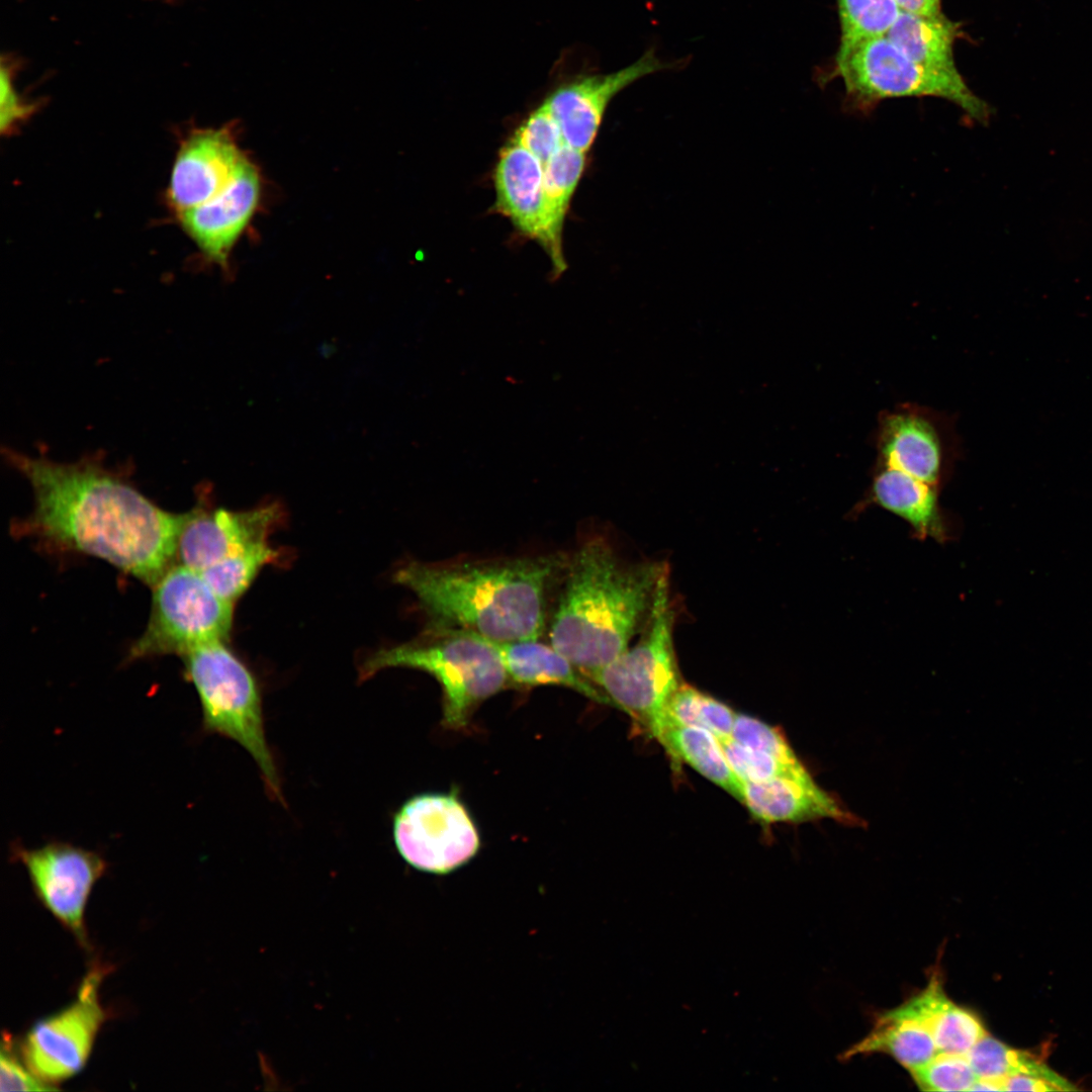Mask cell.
Listing matches in <instances>:
<instances>
[{
    "mask_svg": "<svg viewBox=\"0 0 1092 1092\" xmlns=\"http://www.w3.org/2000/svg\"><path fill=\"white\" fill-rule=\"evenodd\" d=\"M6 460L30 483L32 513L13 526L47 547L101 558L153 586L175 563L183 514L158 507L97 458L58 463L12 450Z\"/></svg>",
    "mask_w": 1092,
    "mask_h": 1092,
    "instance_id": "obj_1",
    "label": "cell"
},
{
    "mask_svg": "<svg viewBox=\"0 0 1092 1092\" xmlns=\"http://www.w3.org/2000/svg\"><path fill=\"white\" fill-rule=\"evenodd\" d=\"M567 554L411 561L394 581L411 590L429 626L475 633L495 643L541 638Z\"/></svg>",
    "mask_w": 1092,
    "mask_h": 1092,
    "instance_id": "obj_2",
    "label": "cell"
},
{
    "mask_svg": "<svg viewBox=\"0 0 1092 1092\" xmlns=\"http://www.w3.org/2000/svg\"><path fill=\"white\" fill-rule=\"evenodd\" d=\"M667 574L665 561L630 560L606 536L583 537L567 554L547 624L548 642L587 676L640 635Z\"/></svg>",
    "mask_w": 1092,
    "mask_h": 1092,
    "instance_id": "obj_3",
    "label": "cell"
},
{
    "mask_svg": "<svg viewBox=\"0 0 1092 1092\" xmlns=\"http://www.w3.org/2000/svg\"><path fill=\"white\" fill-rule=\"evenodd\" d=\"M390 667L432 675L442 690V723L453 730L466 728L480 704L510 686L494 642L450 627L428 626L416 639L379 649L362 663L360 678Z\"/></svg>",
    "mask_w": 1092,
    "mask_h": 1092,
    "instance_id": "obj_4",
    "label": "cell"
},
{
    "mask_svg": "<svg viewBox=\"0 0 1092 1092\" xmlns=\"http://www.w3.org/2000/svg\"><path fill=\"white\" fill-rule=\"evenodd\" d=\"M184 677L193 685L202 728L243 746L260 768L267 792L282 801L279 775L266 741L262 694L255 674L225 644L214 641L183 656Z\"/></svg>",
    "mask_w": 1092,
    "mask_h": 1092,
    "instance_id": "obj_5",
    "label": "cell"
},
{
    "mask_svg": "<svg viewBox=\"0 0 1092 1092\" xmlns=\"http://www.w3.org/2000/svg\"><path fill=\"white\" fill-rule=\"evenodd\" d=\"M828 76L827 80L841 79L845 105L859 113L871 112L886 99L935 97L957 105L980 123L991 114L990 106L973 92L963 76H944L923 68L886 34L839 44Z\"/></svg>",
    "mask_w": 1092,
    "mask_h": 1092,
    "instance_id": "obj_6",
    "label": "cell"
},
{
    "mask_svg": "<svg viewBox=\"0 0 1092 1092\" xmlns=\"http://www.w3.org/2000/svg\"><path fill=\"white\" fill-rule=\"evenodd\" d=\"M674 623L667 574L660 582L651 617L639 639L587 675L610 705L629 714L652 735L666 705L684 682L673 645Z\"/></svg>",
    "mask_w": 1092,
    "mask_h": 1092,
    "instance_id": "obj_7",
    "label": "cell"
},
{
    "mask_svg": "<svg viewBox=\"0 0 1092 1092\" xmlns=\"http://www.w3.org/2000/svg\"><path fill=\"white\" fill-rule=\"evenodd\" d=\"M235 604L222 599L196 571L173 563L153 585L152 610L128 659L176 654L225 641Z\"/></svg>",
    "mask_w": 1092,
    "mask_h": 1092,
    "instance_id": "obj_8",
    "label": "cell"
},
{
    "mask_svg": "<svg viewBox=\"0 0 1092 1092\" xmlns=\"http://www.w3.org/2000/svg\"><path fill=\"white\" fill-rule=\"evenodd\" d=\"M392 832L402 858L434 874L463 866L480 846L475 823L454 793L422 794L407 800L394 816Z\"/></svg>",
    "mask_w": 1092,
    "mask_h": 1092,
    "instance_id": "obj_9",
    "label": "cell"
},
{
    "mask_svg": "<svg viewBox=\"0 0 1092 1092\" xmlns=\"http://www.w3.org/2000/svg\"><path fill=\"white\" fill-rule=\"evenodd\" d=\"M105 973L106 969L98 965L91 968L75 1000L35 1022L25 1033L20 1044L21 1059L42 1082L56 1087L86 1065L106 1019L98 994Z\"/></svg>",
    "mask_w": 1092,
    "mask_h": 1092,
    "instance_id": "obj_10",
    "label": "cell"
},
{
    "mask_svg": "<svg viewBox=\"0 0 1092 1092\" xmlns=\"http://www.w3.org/2000/svg\"><path fill=\"white\" fill-rule=\"evenodd\" d=\"M876 465L938 486L961 452L953 420L903 402L880 413L874 432Z\"/></svg>",
    "mask_w": 1092,
    "mask_h": 1092,
    "instance_id": "obj_11",
    "label": "cell"
},
{
    "mask_svg": "<svg viewBox=\"0 0 1092 1092\" xmlns=\"http://www.w3.org/2000/svg\"><path fill=\"white\" fill-rule=\"evenodd\" d=\"M11 851L25 868L42 906L86 947L85 908L94 885L107 871L105 858L58 840L34 848L14 844Z\"/></svg>",
    "mask_w": 1092,
    "mask_h": 1092,
    "instance_id": "obj_12",
    "label": "cell"
},
{
    "mask_svg": "<svg viewBox=\"0 0 1092 1092\" xmlns=\"http://www.w3.org/2000/svg\"><path fill=\"white\" fill-rule=\"evenodd\" d=\"M282 520L283 510L277 503L246 511H231L213 508L202 500L183 514L175 563L202 573L268 544L270 535Z\"/></svg>",
    "mask_w": 1092,
    "mask_h": 1092,
    "instance_id": "obj_13",
    "label": "cell"
},
{
    "mask_svg": "<svg viewBox=\"0 0 1092 1092\" xmlns=\"http://www.w3.org/2000/svg\"><path fill=\"white\" fill-rule=\"evenodd\" d=\"M677 64L661 61L650 49L637 61L616 72L583 75L560 85L544 103L558 122L565 144L586 153L596 140L610 102L618 93L638 79L672 69Z\"/></svg>",
    "mask_w": 1092,
    "mask_h": 1092,
    "instance_id": "obj_14",
    "label": "cell"
},
{
    "mask_svg": "<svg viewBox=\"0 0 1092 1092\" xmlns=\"http://www.w3.org/2000/svg\"><path fill=\"white\" fill-rule=\"evenodd\" d=\"M494 185L498 209L522 233L542 245L557 272L563 271L561 239L554 234L546 208L543 164L512 140L499 154Z\"/></svg>",
    "mask_w": 1092,
    "mask_h": 1092,
    "instance_id": "obj_15",
    "label": "cell"
},
{
    "mask_svg": "<svg viewBox=\"0 0 1092 1092\" xmlns=\"http://www.w3.org/2000/svg\"><path fill=\"white\" fill-rule=\"evenodd\" d=\"M257 168L246 157L232 181L212 198L179 213L187 235L202 253L222 267L253 216L260 198Z\"/></svg>",
    "mask_w": 1092,
    "mask_h": 1092,
    "instance_id": "obj_16",
    "label": "cell"
},
{
    "mask_svg": "<svg viewBox=\"0 0 1092 1092\" xmlns=\"http://www.w3.org/2000/svg\"><path fill=\"white\" fill-rule=\"evenodd\" d=\"M245 156L230 128L194 131L182 144L171 175L169 198L181 213L219 193Z\"/></svg>",
    "mask_w": 1092,
    "mask_h": 1092,
    "instance_id": "obj_17",
    "label": "cell"
},
{
    "mask_svg": "<svg viewBox=\"0 0 1092 1092\" xmlns=\"http://www.w3.org/2000/svg\"><path fill=\"white\" fill-rule=\"evenodd\" d=\"M738 801L763 823L805 822L829 818L844 825L863 821L821 789L810 776L741 783Z\"/></svg>",
    "mask_w": 1092,
    "mask_h": 1092,
    "instance_id": "obj_18",
    "label": "cell"
},
{
    "mask_svg": "<svg viewBox=\"0 0 1092 1092\" xmlns=\"http://www.w3.org/2000/svg\"><path fill=\"white\" fill-rule=\"evenodd\" d=\"M495 644L510 685L521 688L560 686L598 703L610 705L600 689L549 642H542L539 638Z\"/></svg>",
    "mask_w": 1092,
    "mask_h": 1092,
    "instance_id": "obj_19",
    "label": "cell"
},
{
    "mask_svg": "<svg viewBox=\"0 0 1092 1092\" xmlns=\"http://www.w3.org/2000/svg\"><path fill=\"white\" fill-rule=\"evenodd\" d=\"M905 1005L927 1027L938 1053L965 1055L987 1034L976 1013L947 997L938 970Z\"/></svg>",
    "mask_w": 1092,
    "mask_h": 1092,
    "instance_id": "obj_20",
    "label": "cell"
},
{
    "mask_svg": "<svg viewBox=\"0 0 1092 1092\" xmlns=\"http://www.w3.org/2000/svg\"><path fill=\"white\" fill-rule=\"evenodd\" d=\"M886 35L923 68L944 76H962L954 59V44L963 36L962 24L943 13L924 16L900 11Z\"/></svg>",
    "mask_w": 1092,
    "mask_h": 1092,
    "instance_id": "obj_21",
    "label": "cell"
},
{
    "mask_svg": "<svg viewBox=\"0 0 1092 1092\" xmlns=\"http://www.w3.org/2000/svg\"><path fill=\"white\" fill-rule=\"evenodd\" d=\"M873 1053L890 1055L911 1073L930 1062L938 1051L927 1027L903 1003L880 1014L871 1032L841 1058Z\"/></svg>",
    "mask_w": 1092,
    "mask_h": 1092,
    "instance_id": "obj_22",
    "label": "cell"
},
{
    "mask_svg": "<svg viewBox=\"0 0 1092 1092\" xmlns=\"http://www.w3.org/2000/svg\"><path fill=\"white\" fill-rule=\"evenodd\" d=\"M871 495L882 508L907 521L920 537H943L937 486L875 464Z\"/></svg>",
    "mask_w": 1092,
    "mask_h": 1092,
    "instance_id": "obj_23",
    "label": "cell"
},
{
    "mask_svg": "<svg viewBox=\"0 0 1092 1092\" xmlns=\"http://www.w3.org/2000/svg\"><path fill=\"white\" fill-rule=\"evenodd\" d=\"M658 741L674 762H685L737 800L741 782L730 767L720 739L712 732L691 726L666 729Z\"/></svg>",
    "mask_w": 1092,
    "mask_h": 1092,
    "instance_id": "obj_24",
    "label": "cell"
},
{
    "mask_svg": "<svg viewBox=\"0 0 1092 1092\" xmlns=\"http://www.w3.org/2000/svg\"><path fill=\"white\" fill-rule=\"evenodd\" d=\"M737 713L725 703L682 682L672 695L653 735L657 740L668 728L691 726L706 729L719 739L731 737Z\"/></svg>",
    "mask_w": 1092,
    "mask_h": 1092,
    "instance_id": "obj_25",
    "label": "cell"
},
{
    "mask_svg": "<svg viewBox=\"0 0 1092 1092\" xmlns=\"http://www.w3.org/2000/svg\"><path fill=\"white\" fill-rule=\"evenodd\" d=\"M585 154L564 144L543 166L547 213L554 234L560 239L570 198L584 169Z\"/></svg>",
    "mask_w": 1092,
    "mask_h": 1092,
    "instance_id": "obj_26",
    "label": "cell"
},
{
    "mask_svg": "<svg viewBox=\"0 0 1092 1092\" xmlns=\"http://www.w3.org/2000/svg\"><path fill=\"white\" fill-rule=\"evenodd\" d=\"M281 557V552L268 543L199 574L222 599L236 604L259 572L267 565L276 564Z\"/></svg>",
    "mask_w": 1092,
    "mask_h": 1092,
    "instance_id": "obj_27",
    "label": "cell"
},
{
    "mask_svg": "<svg viewBox=\"0 0 1092 1092\" xmlns=\"http://www.w3.org/2000/svg\"><path fill=\"white\" fill-rule=\"evenodd\" d=\"M839 44L885 35L900 9L894 0H837Z\"/></svg>",
    "mask_w": 1092,
    "mask_h": 1092,
    "instance_id": "obj_28",
    "label": "cell"
},
{
    "mask_svg": "<svg viewBox=\"0 0 1092 1092\" xmlns=\"http://www.w3.org/2000/svg\"><path fill=\"white\" fill-rule=\"evenodd\" d=\"M730 767L741 783H760L778 778H804L810 772L802 763L787 762L743 745L732 737L720 739Z\"/></svg>",
    "mask_w": 1092,
    "mask_h": 1092,
    "instance_id": "obj_29",
    "label": "cell"
},
{
    "mask_svg": "<svg viewBox=\"0 0 1092 1092\" xmlns=\"http://www.w3.org/2000/svg\"><path fill=\"white\" fill-rule=\"evenodd\" d=\"M910 1075L924 1091H971L978 1080L966 1054L937 1053Z\"/></svg>",
    "mask_w": 1092,
    "mask_h": 1092,
    "instance_id": "obj_30",
    "label": "cell"
},
{
    "mask_svg": "<svg viewBox=\"0 0 1092 1092\" xmlns=\"http://www.w3.org/2000/svg\"><path fill=\"white\" fill-rule=\"evenodd\" d=\"M513 140L533 154L543 166L565 144L558 122L544 102L520 125Z\"/></svg>",
    "mask_w": 1092,
    "mask_h": 1092,
    "instance_id": "obj_31",
    "label": "cell"
},
{
    "mask_svg": "<svg viewBox=\"0 0 1092 1092\" xmlns=\"http://www.w3.org/2000/svg\"><path fill=\"white\" fill-rule=\"evenodd\" d=\"M1024 1052L1010 1049L1000 1040L986 1034L967 1054L966 1057L978 1079H987L1000 1083L1013 1074L1019 1067Z\"/></svg>",
    "mask_w": 1092,
    "mask_h": 1092,
    "instance_id": "obj_32",
    "label": "cell"
},
{
    "mask_svg": "<svg viewBox=\"0 0 1092 1092\" xmlns=\"http://www.w3.org/2000/svg\"><path fill=\"white\" fill-rule=\"evenodd\" d=\"M731 737L743 745L781 760L801 761L780 729L754 717L737 713Z\"/></svg>",
    "mask_w": 1092,
    "mask_h": 1092,
    "instance_id": "obj_33",
    "label": "cell"
},
{
    "mask_svg": "<svg viewBox=\"0 0 1092 1092\" xmlns=\"http://www.w3.org/2000/svg\"><path fill=\"white\" fill-rule=\"evenodd\" d=\"M1076 1088L1024 1052L1017 1070L1003 1080V1091H1071Z\"/></svg>",
    "mask_w": 1092,
    "mask_h": 1092,
    "instance_id": "obj_34",
    "label": "cell"
},
{
    "mask_svg": "<svg viewBox=\"0 0 1092 1092\" xmlns=\"http://www.w3.org/2000/svg\"><path fill=\"white\" fill-rule=\"evenodd\" d=\"M20 62L16 57L5 55L1 58V131H9L25 119L33 110V105L26 103L15 87V77Z\"/></svg>",
    "mask_w": 1092,
    "mask_h": 1092,
    "instance_id": "obj_35",
    "label": "cell"
},
{
    "mask_svg": "<svg viewBox=\"0 0 1092 1092\" xmlns=\"http://www.w3.org/2000/svg\"><path fill=\"white\" fill-rule=\"evenodd\" d=\"M53 1087L39 1080L13 1052L7 1037L1 1048L0 1090L4 1091H54Z\"/></svg>",
    "mask_w": 1092,
    "mask_h": 1092,
    "instance_id": "obj_36",
    "label": "cell"
},
{
    "mask_svg": "<svg viewBox=\"0 0 1092 1092\" xmlns=\"http://www.w3.org/2000/svg\"><path fill=\"white\" fill-rule=\"evenodd\" d=\"M899 9L904 12L924 15L935 16L942 12L941 2L942 0H894Z\"/></svg>",
    "mask_w": 1092,
    "mask_h": 1092,
    "instance_id": "obj_37",
    "label": "cell"
}]
</instances>
